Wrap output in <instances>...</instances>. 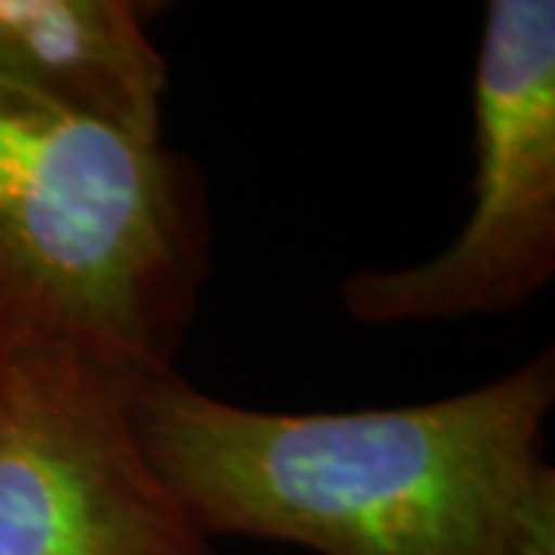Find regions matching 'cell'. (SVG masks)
<instances>
[{
	"label": "cell",
	"instance_id": "cell-5",
	"mask_svg": "<svg viewBox=\"0 0 555 555\" xmlns=\"http://www.w3.org/2000/svg\"><path fill=\"white\" fill-rule=\"evenodd\" d=\"M152 10L133 0H0V75L155 145L167 60L149 38Z\"/></svg>",
	"mask_w": 555,
	"mask_h": 555
},
{
	"label": "cell",
	"instance_id": "cell-1",
	"mask_svg": "<svg viewBox=\"0 0 555 555\" xmlns=\"http://www.w3.org/2000/svg\"><path fill=\"white\" fill-rule=\"evenodd\" d=\"M553 349L478 389L408 408L281 414L133 377L142 451L204 537L318 555H555L543 429Z\"/></svg>",
	"mask_w": 555,
	"mask_h": 555
},
{
	"label": "cell",
	"instance_id": "cell-4",
	"mask_svg": "<svg viewBox=\"0 0 555 555\" xmlns=\"http://www.w3.org/2000/svg\"><path fill=\"white\" fill-rule=\"evenodd\" d=\"M133 377L68 346L0 349V555H217L142 451Z\"/></svg>",
	"mask_w": 555,
	"mask_h": 555
},
{
	"label": "cell",
	"instance_id": "cell-2",
	"mask_svg": "<svg viewBox=\"0 0 555 555\" xmlns=\"http://www.w3.org/2000/svg\"><path fill=\"white\" fill-rule=\"evenodd\" d=\"M207 272L192 160L0 75V349L50 343L127 374L177 371Z\"/></svg>",
	"mask_w": 555,
	"mask_h": 555
},
{
	"label": "cell",
	"instance_id": "cell-3",
	"mask_svg": "<svg viewBox=\"0 0 555 555\" xmlns=\"http://www.w3.org/2000/svg\"><path fill=\"white\" fill-rule=\"evenodd\" d=\"M473 210L454 244L339 284L361 324L521 309L555 275V3L491 0L473 87Z\"/></svg>",
	"mask_w": 555,
	"mask_h": 555
}]
</instances>
